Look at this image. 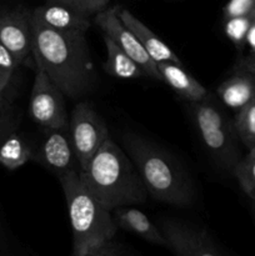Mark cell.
I'll return each instance as SVG.
<instances>
[{
	"mask_svg": "<svg viewBox=\"0 0 255 256\" xmlns=\"http://www.w3.org/2000/svg\"><path fill=\"white\" fill-rule=\"evenodd\" d=\"M162 82L169 85L178 95L190 102H198L208 96V92L192 74L174 62H159L158 64Z\"/></svg>",
	"mask_w": 255,
	"mask_h": 256,
	"instance_id": "cell-16",
	"label": "cell"
},
{
	"mask_svg": "<svg viewBox=\"0 0 255 256\" xmlns=\"http://www.w3.org/2000/svg\"><path fill=\"white\" fill-rule=\"evenodd\" d=\"M64 98L65 95L49 75L36 66L29 104L32 120L44 130L69 125Z\"/></svg>",
	"mask_w": 255,
	"mask_h": 256,
	"instance_id": "cell-7",
	"label": "cell"
},
{
	"mask_svg": "<svg viewBox=\"0 0 255 256\" xmlns=\"http://www.w3.org/2000/svg\"><path fill=\"white\" fill-rule=\"evenodd\" d=\"M234 175L242 192L255 202V148L249 149L248 154L240 159L234 169Z\"/></svg>",
	"mask_w": 255,
	"mask_h": 256,
	"instance_id": "cell-20",
	"label": "cell"
},
{
	"mask_svg": "<svg viewBox=\"0 0 255 256\" xmlns=\"http://www.w3.org/2000/svg\"><path fill=\"white\" fill-rule=\"evenodd\" d=\"M84 256H132V255L125 245H122V242H116L114 238V239H112L110 242L100 245L99 248L92 250V252H89Z\"/></svg>",
	"mask_w": 255,
	"mask_h": 256,
	"instance_id": "cell-24",
	"label": "cell"
},
{
	"mask_svg": "<svg viewBox=\"0 0 255 256\" xmlns=\"http://www.w3.org/2000/svg\"><path fill=\"white\" fill-rule=\"evenodd\" d=\"M50 2H60V4L69 5V6L76 8V9H79V10H80V8H79V0H50Z\"/></svg>",
	"mask_w": 255,
	"mask_h": 256,
	"instance_id": "cell-28",
	"label": "cell"
},
{
	"mask_svg": "<svg viewBox=\"0 0 255 256\" xmlns=\"http://www.w3.org/2000/svg\"><path fill=\"white\" fill-rule=\"evenodd\" d=\"M95 22L102 29L105 36L110 38L119 45L120 49L126 52L138 65L142 69L146 78L162 82L158 64L150 58L146 50L142 48L134 32L122 22L119 16V8H105L95 15Z\"/></svg>",
	"mask_w": 255,
	"mask_h": 256,
	"instance_id": "cell-8",
	"label": "cell"
},
{
	"mask_svg": "<svg viewBox=\"0 0 255 256\" xmlns=\"http://www.w3.org/2000/svg\"><path fill=\"white\" fill-rule=\"evenodd\" d=\"M69 132L79 162V170L110 138L104 119L88 102H79L69 119Z\"/></svg>",
	"mask_w": 255,
	"mask_h": 256,
	"instance_id": "cell-6",
	"label": "cell"
},
{
	"mask_svg": "<svg viewBox=\"0 0 255 256\" xmlns=\"http://www.w3.org/2000/svg\"><path fill=\"white\" fill-rule=\"evenodd\" d=\"M192 114L208 152L222 166L234 172L235 166L242 159L236 145L239 138L234 122L228 119L210 95L200 102H192Z\"/></svg>",
	"mask_w": 255,
	"mask_h": 256,
	"instance_id": "cell-5",
	"label": "cell"
},
{
	"mask_svg": "<svg viewBox=\"0 0 255 256\" xmlns=\"http://www.w3.org/2000/svg\"><path fill=\"white\" fill-rule=\"evenodd\" d=\"M19 65L14 55L0 42V88L4 92Z\"/></svg>",
	"mask_w": 255,
	"mask_h": 256,
	"instance_id": "cell-22",
	"label": "cell"
},
{
	"mask_svg": "<svg viewBox=\"0 0 255 256\" xmlns=\"http://www.w3.org/2000/svg\"><path fill=\"white\" fill-rule=\"evenodd\" d=\"M250 18L252 19V22H255V0H254V8H252V12L250 14Z\"/></svg>",
	"mask_w": 255,
	"mask_h": 256,
	"instance_id": "cell-29",
	"label": "cell"
},
{
	"mask_svg": "<svg viewBox=\"0 0 255 256\" xmlns=\"http://www.w3.org/2000/svg\"><path fill=\"white\" fill-rule=\"evenodd\" d=\"M32 159L56 175L58 179L69 172H79V162L72 148L69 125L45 130L42 144L34 152Z\"/></svg>",
	"mask_w": 255,
	"mask_h": 256,
	"instance_id": "cell-10",
	"label": "cell"
},
{
	"mask_svg": "<svg viewBox=\"0 0 255 256\" xmlns=\"http://www.w3.org/2000/svg\"><path fill=\"white\" fill-rule=\"evenodd\" d=\"M218 95L225 106L239 112L255 99V72L234 70V74L218 86Z\"/></svg>",
	"mask_w": 255,
	"mask_h": 256,
	"instance_id": "cell-15",
	"label": "cell"
},
{
	"mask_svg": "<svg viewBox=\"0 0 255 256\" xmlns=\"http://www.w3.org/2000/svg\"><path fill=\"white\" fill-rule=\"evenodd\" d=\"M34 150L18 134H10L0 144V165L8 170H16L32 159Z\"/></svg>",
	"mask_w": 255,
	"mask_h": 256,
	"instance_id": "cell-18",
	"label": "cell"
},
{
	"mask_svg": "<svg viewBox=\"0 0 255 256\" xmlns=\"http://www.w3.org/2000/svg\"><path fill=\"white\" fill-rule=\"evenodd\" d=\"M110 0H79V8L86 14H92L105 9Z\"/></svg>",
	"mask_w": 255,
	"mask_h": 256,
	"instance_id": "cell-25",
	"label": "cell"
},
{
	"mask_svg": "<svg viewBox=\"0 0 255 256\" xmlns=\"http://www.w3.org/2000/svg\"><path fill=\"white\" fill-rule=\"evenodd\" d=\"M32 50L36 66L42 68L65 98H79L95 82L94 64L86 35L66 34L40 24L32 18Z\"/></svg>",
	"mask_w": 255,
	"mask_h": 256,
	"instance_id": "cell-1",
	"label": "cell"
},
{
	"mask_svg": "<svg viewBox=\"0 0 255 256\" xmlns=\"http://www.w3.org/2000/svg\"><path fill=\"white\" fill-rule=\"evenodd\" d=\"M254 8V0H229L225 4L222 12L225 19L239 16H250Z\"/></svg>",
	"mask_w": 255,
	"mask_h": 256,
	"instance_id": "cell-23",
	"label": "cell"
},
{
	"mask_svg": "<svg viewBox=\"0 0 255 256\" xmlns=\"http://www.w3.org/2000/svg\"><path fill=\"white\" fill-rule=\"evenodd\" d=\"M106 46V62L104 64L105 72L112 76L122 80H132L146 78L142 68L119 48L116 42L104 35Z\"/></svg>",
	"mask_w": 255,
	"mask_h": 256,
	"instance_id": "cell-17",
	"label": "cell"
},
{
	"mask_svg": "<svg viewBox=\"0 0 255 256\" xmlns=\"http://www.w3.org/2000/svg\"><path fill=\"white\" fill-rule=\"evenodd\" d=\"M122 144L152 199L175 206L192 204L194 185L174 158L139 135H124Z\"/></svg>",
	"mask_w": 255,
	"mask_h": 256,
	"instance_id": "cell-3",
	"label": "cell"
},
{
	"mask_svg": "<svg viewBox=\"0 0 255 256\" xmlns=\"http://www.w3.org/2000/svg\"><path fill=\"white\" fill-rule=\"evenodd\" d=\"M246 44L252 49V52H255V22H252V26H250L249 32H248Z\"/></svg>",
	"mask_w": 255,
	"mask_h": 256,
	"instance_id": "cell-27",
	"label": "cell"
},
{
	"mask_svg": "<svg viewBox=\"0 0 255 256\" xmlns=\"http://www.w3.org/2000/svg\"><path fill=\"white\" fill-rule=\"evenodd\" d=\"M254 215H255V206H254Z\"/></svg>",
	"mask_w": 255,
	"mask_h": 256,
	"instance_id": "cell-32",
	"label": "cell"
},
{
	"mask_svg": "<svg viewBox=\"0 0 255 256\" xmlns=\"http://www.w3.org/2000/svg\"><path fill=\"white\" fill-rule=\"evenodd\" d=\"M234 126L240 142L248 148H255V99L236 112Z\"/></svg>",
	"mask_w": 255,
	"mask_h": 256,
	"instance_id": "cell-19",
	"label": "cell"
},
{
	"mask_svg": "<svg viewBox=\"0 0 255 256\" xmlns=\"http://www.w3.org/2000/svg\"><path fill=\"white\" fill-rule=\"evenodd\" d=\"M252 24V19L250 16H239L225 19L224 30L226 36L242 49V45L246 42V35L250 26Z\"/></svg>",
	"mask_w": 255,
	"mask_h": 256,
	"instance_id": "cell-21",
	"label": "cell"
},
{
	"mask_svg": "<svg viewBox=\"0 0 255 256\" xmlns=\"http://www.w3.org/2000/svg\"><path fill=\"white\" fill-rule=\"evenodd\" d=\"M0 42L19 64L26 62L32 50V12L18 8L0 12Z\"/></svg>",
	"mask_w": 255,
	"mask_h": 256,
	"instance_id": "cell-11",
	"label": "cell"
},
{
	"mask_svg": "<svg viewBox=\"0 0 255 256\" xmlns=\"http://www.w3.org/2000/svg\"><path fill=\"white\" fill-rule=\"evenodd\" d=\"M32 18L50 29L66 34L86 35L90 28L89 14L60 2H50L35 8Z\"/></svg>",
	"mask_w": 255,
	"mask_h": 256,
	"instance_id": "cell-12",
	"label": "cell"
},
{
	"mask_svg": "<svg viewBox=\"0 0 255 256\" xmlns=\"http://www.w3.org/2000/svg\"><path fill=\"white\" fill-rule=\"evenodd\" d=\"M119 16L122 22L134 32L140 44L142 45V48L146 50L148 54L156 64H159V62H174V64L182 65V60L170 49L169 45L165 44L144 22H140L130 10L119 8Z\"/></svg>",
	"mask_w": 255,
	"mask_h": 256,
	"instance_id": "cell-13",
	"label": "cell"
},
{
	"mask_svg": "<svg viewBox=\"0 0 255 256\" xmlns=\"http://www.w3.org/2000/svg\"><path fill=\"white\" fill-rule=\"evenodd\" d=\"M80 182L109 210L142 204L148 192L132 159L112 138L79 170Z\"/></svg>",
	"mask_w": 255,
	"mask_h": 256,
	"instance_id": "cell-2",
	"label": "cell"
},
{
	"mask_svg": "<svg viewBox=\"0 0 255 256\" xmlns=\"http://www.w3.org/2000/svg\"><path fill=\"white\" fill-rule=\"evenodd\" d=\"M234 70H249V72H255V52H252L248 56L238 60Z\"/></svg>",
	"mask_w": 255,
	"mask_h": 256,
	"instance_id": "cell-26",
	"label": "cell"
},
{
	"mask_svg": "<svg viewBox=\"0 0 255 256\" xmlns=\"http://www.w3.org/2000/svg\"><path fill=\"white\" fill-rule=\"evenodd\" d=\"M112 218L119 229L132 232L150 244L166 248V240L162 229L154 224L140 210L130 206L118 208L112 210Z\"/></svg>",
	"mask_w": 255,
	"mask_h": 256,
	"instance_id": "cell-14",
	"label": "cell"
},
{
	"mask_svg": "<svg viewBox=\"0 0 255 256\" xmlns=\"http://www.w3.org/2000/svg\"><path fill=\"white\" fill-rule=\"evenodd\" d=\"M0 92H4V90H2V88H0Z\"/></svg>",
	"mask_w": 255,
	"mask_h": 256,
	"instance_id": "cell-31",
	"label": "cell"
},
{
	"mask_svg": "<svg viewBox=\"0 0 255 256\" xmlns=\"http://www.w3.org/2000/svg\"><path fill=\"white\" fill-rule=\"evenodd\" d=\"M2 96H4V92H0V112H2Z\"/></svg>",
	"mask_w": 255,
	"mask_h": 256,
	"instance_id": "cell-30",
	"label": "cell"
},
{
	"mask_svg": "<svg viewBox=\"0 0 255 256\" xmlns=\"http://www.w3.org/2000/svg\"><path fill=\"white\" fill-rule=\"evenodd\" d=\"M66 202L72 232V256H84L114 239L119 228L112 210L99 202L80 182L79 172L59 178Z\"/></svg>",
	"mask_w": 255,
	"mask_h": 256,
	"instance_id": "cell-4",
	"label": "cell"
},
{
	"mask_svg": "<svg viewBox=\"0 0 255 256\" xmlns=\"http://www.w3.org/2000/svg\"><path fill=\"white\" fill-rule=\"evenodd\" d=\"M159 228L166 248L175 256H226L205 229L175 219H164Z\"/></svg>",
	"mask_w": 255,
	"mask_h": 256,
	"instance_id": "cell-9",
	"label": "cell"
}]
</instances>
